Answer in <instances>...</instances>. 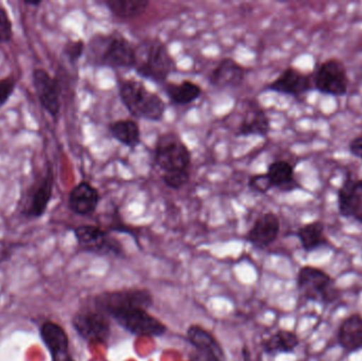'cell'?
<instances>
[{
	"label": "cell",
	"instance_id": "obj_22",
	"mask_svg": "<svg viewBox=\"0 0 362 361\" xmlns=\"http://www.w3.org/2000/svg\"><path fill=\"white\" fill-rule=\"evenodd\" d=\"M112 137L123 146L131 148H137L141 142L139 125L134 120H119L110 125Z\"/></svg>",
	"mask_w": 362,
	"mask_h": 361
},
{
	"label": "cell",
	"instance_id": "obj_3",
	"mask_svg": "<svg viewBox=\"0 0 362 361\" xmlns=\"http://www.w3.org/2000/svg\"><path fill=\"white\" fill-rule=\"evenodd\" d=\"M119 93L132 116L153 122L163 120L165 112V101L160 95L148 90L142 83L135 80L123 81Z\"/></svg>",
	"mask_w": 362,
	"mask_h": 361
},
{
	"label": "cell",
	"instance_id": "obj_2",
	"mask_svg": "<svg viewBox=\"0 0 362 361\" xmlns=\"http://www.w3.org/2000/svg\"><path fill=\"white\" fill-rule=\"evenodd\" d=\"M134 69L142 78L165 83L176 70V61L163 42L146 40L135 48Z\"/></svg>",
	"mask_w": 362,
	"mask_h": 361
},
{
	"label": "cell",
	"instance_id": "obj_23",
	"mask_svg": "<svg viewBox=\"0 0 362 361\" xmlns=\"http://www.w3.org/2000/svg\"><path fill=\"white\" fill-rule=\"evenodd\" d=\"M187 335L192 345H195L197 349L202 350L204 353H208L216 361H223V350L210 333L206 332L200 326H192L187 329Z\"/></svg>",
	"mask_w": 362,
	"mask_h": 361
},
{
	"label": "cell",
	"instance_id": "obj_29",
	"mask_svg": "<svg viewBox=\"0 0 362 361\" xmlns=\"http://www.w3.org/2000/svg\"><path fill=\"white\" fill-rule=\"evenodd\" d=\"M13 38V23L4 6L0 4V42L8 44Z\"/></svg>",
	"mask_w": 362,
	"mask_h": 361
},
{
	"label": "cell",
	"instance_id": "obj_12",
	"mask_svg": "<svg viewBox=\"0 0 362 361\" xmlns=\"http://www.w3.org/2000/svg\"><path fill=\"white\" fill-rule=\"evenodd\" d=\"M267 89L293 97H301L314 89L313 78L293 67H287L276 80L267 85Z\"/></svg>",
	"mask_w": 362,
	"mask_h": 361
},
{
	"label": "cell",
	"instance_id": "obj_28",
	"mask_svg": "<svg viewBox=\"0 0 362 361\" xmlns=\"http://www.w3.org/2000/svg\"><path fill=\"white\" fill-rule=\"evenodd\" d=\"M85 50H86V44L84 40H70L64 46L63 52L70 63L76 64L84 54Z\"/></svg>",
	"mask_w": 362,
	"mask_h": 361
},
{
	"label": "cell",
	"instance_id": "obj_27",
	"mask_svg": "<svg viewBox=\"0 0 362 361\" xmlns=\"http://www.w3.org/2000/svg\"><path fill=\"white\" fill-rule=\"evenodd\" d=\"M189 180V170H180V171L165 172L163 175V182L165 186L173 190H180Z\"/></svg>",
	"mask_w": 362,
	"mask_h": 361
},
{
	"label": "cell",
	"instance_id": "obj_25",
	"mask_svg": "<svg viewBox=\"0 0 362 361\" xmlns=\"http://www.w3.org/2000/svg\"><path fill=\"white\" fill-rule=\"evenodd\" d=\"M298 239L305 251L318 249L327 244L325 237V225L320 220L304 225L297 232Z\"/></svg>",
	"mask_w": 362,
	"mask_h": 361
},
{
	"label": "cell",
	"instance_id": "obj_30",
	"mask_svg": "<svg viewBox=\"0 0 362 361\" xmlns=\"http://www.w3.org/2000/svg\"><path fill=\"white\" fill-rule=\"evenodd\" d=\"M248 186L251 190L261 193V194H265L274 188L267 174H257V175L251 176L249 178Z\"/></svg>",
	"mask_w": 362,
	"mask_h": 361
},
{
	"label": "cell",
	"instance_id": "obj_20",
	"mask_svg": "<svg viewBox=\"0 0 362 361\" xmlns=\"http://www.w3.org/2000/svg\"><path fill=\"white\" fill-rule=\"evenodd\" d=\"M269 131V118H268L267 114L262 108L257 107L247 112L236 135L238 137L240 136V137H246V136L267 137Z\"/></svg>",
	"mask_w": 362,
	"mask_h": 361
},
{
	"label": "cell",
	"instance_id": "obj_8",
	"mask_svg": "<svg viewBox=\"0 0 362 361\" xmlns=\"http://www.w3.org/2000/svg\"><path fill=\"white\" fill-rule=\"evenodd\" d=\"M74 330L90 343H105L110 337L108 317L99 309H82L72 320Z\"/></svg>",
	"mask_w": 362,
	"mask_h": 361
},
{
	"label": "cell",
	"instance_id": "obj_18",
	"mask_svg": "<svg viewBox=\"0 0 362 361\" xmlns=\"http://www.w3.org/2000/svg\"><path fill=\"white\" fill-rule=\"evenodd\" d=\"M266 174L269 176L274 188L283 192H291L301 188V184L296 179L295 170L288 161H274L270 163Z\"/></svg>",
	"mask_w": 362,
	"mask_h": 361
},
{
	"label": "cell",
	"instance_id": "obj_31",
	"mask_svg": "<svg viewBox=\"0 0 362 361\" xmlns=\"http://www.w3.org/2000/svg\"><path fill=\"white\" fill-rule=\"evenodd\" d=\"M15 88H16V80L13 76H6L0 80V108L8 103Z\"/></svg>",
	"mask_w": 362,
	"mask_h": 361
},
{
	"label": "cell",
	"instance_id": "obj_6",
	"mask_svg": "<svg viewBox=\"0 0 362 361\" xmlns=\"http://www.w3.org/2000/svg\"><path fill=\"white\" fill-rule=\"evenodd\" d=\"M298 288L306 300L331 303L338 296L337 288L331 277L315 267L305 266L299 271Z\"/></svg>",
	"mask_w": 362,
	"mask_h": 361
},
{
	"label": "cell",
	"instance_id": "obj_1",
	"mask_svg": "<svg viewBox=\"0 0 362 361\" xmlns=\"http://www.w3.org/2000/svg\"><path fill=\"white\" fill-rule=\"evenodd\" d=\"M87 61L98 67L133 68L135 47L122 34H95L87 45Z\"/></svg>",
	"mask_w": 362,
	"mask_h": 361
},
{
	"label": "cell",
	"instance_id": "obj_33",
	"mask_svg": "<svg viewBox=\"0 0 362 361\" xmlns=\"http://www.w3.org/2000/svg\"><path fill=\"white\" fill-rule=\"evenodd\" d=\"M23 4H27V6H40V4H42V1H40V0H31V1H29V0H25V1H23Z\"/></svg>",
	"mask_w": 362,
	"mask_h": 361
},
{
	"label": "cell",
	"instance_id": "obj_15",
	"mask_svg": "<svg viewBox=\"0 0 362 361\" xmlns=\"http://www.w3.org/2000/svg\"><path fill=\"white\" fill-rule=\"evenodd\" d=\"M53 187H54V175H53L52 167L48 165L46 175L30 195L29 203L25 212V215L36 218L44 215L52 199Z\"/></svg>",
	"mask_w": 362,
	"mask_h": 361
},
{
	"label": "cell",
	"instance_id": "obj_26",
	"mask_svg": "<svg viewBox=\"0 0 362 361\" xmlns=\"http://www.w3.org/2000/svg\"><path fill=\"white\" fill-rule=\"evenodd\" d=\"M299 345V338L295 333L279 331L264 343L266 353H291Z\"/></svg>",
	"mask_w": 362,
	"mask_h": 361
},
{
	"label": "cell",
	"instance_id": "obj_21",
	"mask_svg": "<svg viewBox=\"0 0 362 361\" xmlns=\"http://www.w3.org/2000/svg\"><path fill=\"white\" fill-rule=\"evenodd\" d=\"M165 93L172 103L175 105H187L199 99L202 93V87L191 81L182 83H168L165 87Z\"/></svg>",
	"mask_w": 362,
	"mask_h": 361
},
{
	"label": "cell",
	"instance_id": "obj_24",
	"mask_svg": "<svg viewBox=\"0 0 362 361\" xmlns=\"http://www.w3.org/2000/svg\"><path fill=\"white\" fill-rule=\"evenodd\" d=\"M108 10L121 19H133L141 16L148 10V0H106Z\"/></svg>",
	"mask_w": 362,
	"mask_h": 361
},
{
	"label": "cell",
	"instance_id": "obj_16",
	"mask_svg": "<svg viewBox=\"0 0 362 361\" xmlns=\"http://www.w3.org/2000/svg\"><path fill=\"white\" fill-rule=\"evenodd\" d=\"M244 78V68L232 59H223L209 76L211 84L221 88H235L242 85Z\"/></svg>",
	"mask_w": 362,
	"mask_h": 361
},
{
	"label": "cell",
	"instance_id": "obj_32",
	"mask_svg": "<svg viewBox=\"0 0 362 361\" xmlns=\"http://www.w3.org/2000/svg\"><path fill=\"white\" fill-rule=\"evenodd\" d=\"M349 150L352 156L362 161V134L350 142Z\"/></svg>",
	"mask_w": 362,
	"mask_h": 361
},
{
	"label": "cell",
	"instance_id": "obj_7",
	"mask_svg": "<svg viewBox=\"0 0 362 361\" xmlns=\"http://www.w3.org/2000/svg\"><path fill=\"white\" fill-rule=\"evenodd\" d=\"M192 155L189 148L174 134L161 136L155 148V163L165 172L189 170Z\"/></svg>",
	"mask_w": 362,
	"mask_h": 361
},
{
	"label": "cell",
	"instance_id": "obj_13",
	"mask_svg": "<svg viewBox=\"0 0 362 361\" xmlns=\"http://www.w3.org/2000/svg\"><path fill=\"white\" fill-rule=\"evenodd\" d=\"M280 232V220L272 212L263 214L255 220L252 228L247 235V241L255 248L264 249L272 245Z\"/></svg>",
	"mask_w": 362,
	"mask_h": 361
},
{
	"label": "cell",
	"instance_id": "obj_9",
	"mask_svg": "<svg viewBox=\"0 0 362 361\" xmlns=\"http://www.w3.org/2000/svg\"><path fill=\"white\" fill-rule=\"evenodd\" d=\"M34 90L45 110L53 118L61 112V85L42 68H36L32 74Z\"/></svg>",
	"mask_w": 362,
	"mask_h": 361
},
{
	"label": "cell",
	"instance_id": "obj_34",
	"mask_svg": "<svg viewBox=\"0 0 362 361\" xmlns=\"http://www.w3.org/2000/svg\"><path fill=\"white\" fill-rule=\"evenodd\" d=\"M54 361H74L72 360L71 357H70L69 354H67V355L62 356V357L57 358V360H54Z\"/></svg>",
	"mask_w": 362,
	"mask_h": 361
},
{
	"label": "cell",
	"instance_id": "obj_14",
	"mask_svg": "<svg viewBox=\"0 0 362 361\" xmlns=\"http://www.w3.org/2000/svg\"><path fill=\"white\" fill-rule=\"evenodd\" d=\"M100 203V194L97 189L89 182H82L76 184L69 193L70 210L78 215L87 216L95 213Z\"/></svg>",
	"mask_w": 362,
	"mask_h": 361
},
{
	"label": "cell",
	"instance_id": "obj_4",
	"mask_svg": "<svg viewBox=\"0 0 362 361\" xmlns=\"http://www.w3.org/2000/svg\"><path fill=\"white\" fill-rule=\"evenodd\" d=\"M107 317L114 318L115 321L127 332L139 337H160L167 332V326L151 315L148 309L136 305L125 304L114 307L107 314Z\"/></svg>",
	"mask_w": 362,
	"mask_h": 361
},
{
	"label": "cell",
	"instance_id": "obj_10",
	"mask_svg": "<svg viewBox=\"0 0 362 361\" xmlns=\"http://www.w3.org/2000/svg\"><path fill=\"white\" fill-rule=\"evenodd\" d=\"M78 246L93 254H121V247L116 239L108 235L103 229L91 225H83L74 230Z\"/></svg>",
	"mask_w": 362,
	"mask_h": 361
},
{
	"label": "cell",
	"instance_id": "obj_17",
	"mask_svg": "<svg viewBox=\"0 0 362 361\" xmlns=\"http://www.w3.org/2000/svg\"><path fill=\"white\" fill-rule=\"evenodd\" d=\"M40 336L51 352L53 360L67 355L69 339L61 326L52 321L45 322L40 328Z\"/></svg>",
	"mask_w": 362,
	"mask_h": 361
},
{
	"label": "cell",
	"instance_id": "obj_19",
	"mask_svg": "<svg viewBox=\"0 0 362 361\" xmlns=\"http://www.w3.org/2000/svg\"><path fill=\"white\" fill-rule=\"evenodd\" d=\"M338 341L342 349L348 352L362 349V318L352 315L344 320L338 333Z\"/></svg>",
	"mask_w": 362,
	"mask_h": 361
},
{
	"label": "cell",
	"instance_id": "obj_11",
	"mask_svg": "<svg viewBox=\"0 0 362 361\" xmlns=\"http://www.w3.org/2000/svg\"><path fill=\"white\" fill-rule=\"evenodd\" d=\"M338 209L340 215L362 224V179H355L351 173L338 190Z\"/></svg>",
	"mask_w": 362,
	"mask_h": 361
},
{
	"label": "cell",
	"instance_id": "obj_5",
	"mask_svg": "<svg viewBox=\"0 0 362 361\" xmlns=\"http://www.w3.org/2000/svg\"><path fill=\"white\" fill-rule=\"evenodd\" d=\"M314 89L331 97H344L348 93L349 76L346 67L337 59L322 61L313 74Z\"/></svg>",
	"mask_w": 362,
	"mask_h": 361
}]
</instances>
